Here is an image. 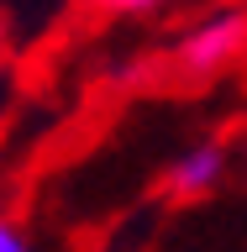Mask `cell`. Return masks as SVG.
I'll return each mask as SVG.
<instances>
[{
    "mask_svg": "<svg viewBox=\"0 0 247 252\" xmlns=\"http://www.w3.org/2000/svg\"><path fill=\"white\" fill-rule=\"evenodd\" d=\"M247 58V5L205 16L174 42V74L179 79H216Z\"/></svg>",
    "mask_w": 247,
    "mask_h": 252,
    "instance_id": "1",
    "label": "cell"
},
{
    "mask_svg": "<svg viewBox=\"0 0 247 252\" xmlns=\"http://www.w3.org/2000/svg\"><path fill=\"white\" fill-rule=\"evenodd\" d=\"M221 179H226V147H221V142H195V147H184V153L169 163L163 189H169L174 200H200Z\"/></svg>",
    "mask_w": 247,
    "mask_h": 252,
    "instance_id": "2",
    "label": "cell"
},
{
    "mask_svg": "<svg viewBox=\"0 0 247 252\" xmlns=\"http://www.w3.org/2000/svg\"><path fill=\"white\" fill-rule=\"evenodd\" d=\"M0 252H37V242L21 231V220L5 216V210H0Z\"/></svg>",
    "mask_w": 247,
    "mask_h": 252,
    "instance_id": "3",
    "label": "cell"
},
{
    "mask_svg": "<svg viewBox=\"0 0 247 252\" xmlns=\"http://www.w3.org/2000/svg\"><path fill=\"white\" fill-rule=\"evenodd\" d=\"M106 11H121V16H137V11H153V5H163V0H100Z\"/></svg>",
    "mask_w": 247,
    "mask_h": 252,
    "instance_id": "4",
    "label": "cell"
}]
</instances>
